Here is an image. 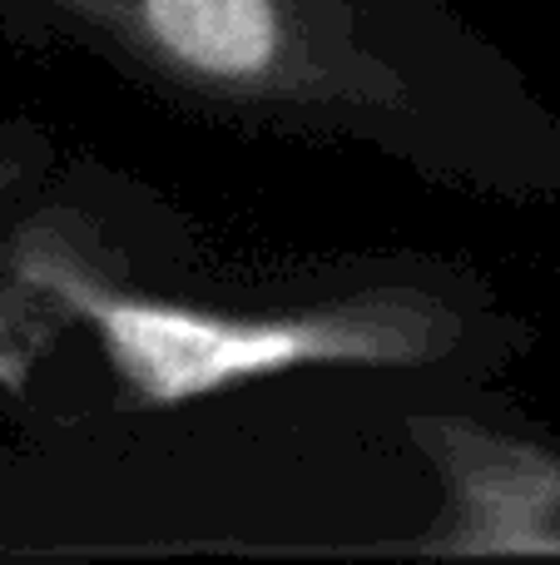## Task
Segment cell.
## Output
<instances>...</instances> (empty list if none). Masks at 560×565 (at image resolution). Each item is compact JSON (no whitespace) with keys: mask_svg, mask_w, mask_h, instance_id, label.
I'll list each match as a JSON object with an SVG mask.
<instances>
[{"mask_svg":"<svg viewBox=\"0 0 560 565\" xmlns=\"http://www.w3.org/2000/svg\"><path fill=\"white\" fill-rule=\"evenodd\" d=\"M208 125L353 145L496 204L560 199V119L442 0H0Z\"/></svg>","mask_w":560,"mask_h":565,"instance_id":"obj_1","label":"cell"},{"mask_svg":"<svg viewBox=\"0 0 560 565\" xmlns=\"http://www.w3.org/2000/svg\"><path fill=\"white\" fill-rule=\"evenodd\" d=\"M40 278L89 322L115 377L144 407H184L293 367H432L466 342L462 312L417 288H357L293 308L228 312L119 288L65 248L40 254Z\"/></svg>","mask_w":560,"mask_h":565,"instance_id":"obj_2","label":"cell"},{"mask_svg":"<svg viewBox=\"0 0 560 565\" xmlns=\"http://www.w3.org/2000/svg\"><path fill=\"white\" fill-rule=\"evenodd\" d=\"M432 457L452 487L437 521L442 551H560V457L446 422Z\"/></svg>","mask_w":560,"mask_h":565,"instance_id":"obj_3","label":"cell"}]
</instances>
